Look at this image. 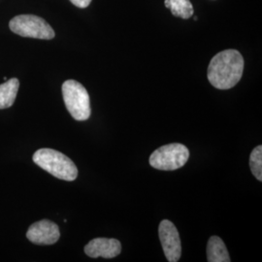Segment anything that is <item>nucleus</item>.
Returning <instances> with one entry per match:
<instances>
[{
	"label": "nucleus",
	"mask_w": 262,
	"mask_h": 262,
	"mask_svg": "<svg viewBox=\"0 0 262 262\" xmlns=\"http://www.w3.org/2000/svg\"><path fill=\"white\" fill-rule=\"evenodd\" d=\"M244 58L236 50H225L216 54L208 67V80L219 90H229L243 76Z\"/></svg>",
	"instance_id": "f257e3e1"
},
{
	"label": "nucleus",
	"mask_w": 262,
	"mask_h": 262,
	"mask_svg": "<svg viewBox=\"0 0 262 262\" xmlns=\"http://www.w3.org/2000/svg\"><path fill=\"white\" fill-rule=\"evenodd\" d=\"M33 161L51 175L63 181H74L78 177L75 163L60 151L53 149H40L33 155Z\"/></svg>",
	"instance_id": "f03ea898"
},
{
	"label": "nucleus",
	"mask_w": 262,
	"mask_h": 262,
	"mask_svg": "<svg viewBox=\"0 0 262 262\" xmlns=\"http://www.w3.org/2000/svg\"><path fill=\"white\" fill-rule=\"evenodd\" d=\"M61 89L67 111L76 121H86L92 109L90 95L84 85L75 80H67Z\"/></svg>",
	"instance_id": "7ed1b4c3"
},
{
	"label": "nucleus",
	"mask_w": 262,
	"mask_h": 262,
	"mask_svg": "<svg viewBox=\"0 0 262 262\" xmlns=\"http://www.w3.org/2000/svg\"><path fill=\"white\" fill-rule=\"evenodd\" d=\"M189 150L180 143L162 146L150 155L149 162L154 168L163 171H173L182 168L188 160Z\"/></svg>",
	"instance_id": "20e7f679"
},
{
	"label": "nucleus",
	"mask_w": 262,
	"mask_h": 262,
	"mask_svg": "<svg viewBox=\"0 0 262 262\" xmlns=\"http://www.w3.org/2000/svg\"><path fill=\"white\" fill-rule=\"evenodd\" d=\"M10 29L23 37L51 40L55 31L47 21L34 15H19L10 20Z\"/></svg>",
	"instance_id": "39448f33"
},
{
	"label": "nucleus",
	"mask_w": 262,
	"mask_h": 262,
	"mask_svg": "<svg viewBox=\"0 0 262 262\" xmlns=\"http://www.w3.org/2000/svg\"><path fill=\"white\" fill-rule=\"evenodd\" d=\"M159 234L167 260L169 262L179 261L182 254V246L176 226L168 220H163L159 224Z\"/></svg>",
	"instance_id": "423d86ee"
},
{
	"label": "nucleus",
	"mask_w": 262,
	"mask_h": 262,
	"mask_svg": "<svg viewBox=\"0 0 262 262\" xmlns=\"http://www.w3.org/2000/svg\"><path fill=\"white\" fill-rule=\"evenodd\" d=\"M27 237L31 243L36 245H53L58 241L60 232L55 223L49 220H42L30 225Z\"/></svg>",
	"instance_id": "0eeeda50"
},
{
	"label": "nucleus",
	"mask_w": 262,
	"mask_h": 262,
	"mask_svg": "<svg viewBox=\"0 0 262 262\" xmlns=\"http://www.w3.org/2000/svg\"><path fill=\"white\" fill-rule=\"evenodd\" d=\"M122 252L121 242L117 239L95 238L84 247V253L93 258H114Z\"/></svg>",
	"instance_id": "6e6552de"
},
{
	"label": "nucleus",
	"mask_w": 262,
	"mask_h": 262,
	"mask_svg": "<svg viewBox=\"0 0 262 262\" xmlns=\"http://www.w3.org/2000/svg\"><path fill=\"white\" fill-rule=\"evenodd\" d=\"M207 260L209 262H230L225 244L220 237L212 236L207 245Z\"/></svg>",
	"instance_id": "1a4fd4ad"
},
{
	"label": "nucleus",
	"mask_w": 262,
	"mask_h": 262,
	"mask_svg": "<svg viewBox=\"0 0 262 262\" xmlns=\"http://www.w3.org/2000/svg\"><path fill=\"white\" fill-rule=\"evenodd\" d=\"M19 82L17 78H12L4 84H0V110L11 107L17 97Z\"/></svg>",
	"instance_id": "9d476101"
},
{
	"label": "nucleus",
	"mask_w": 262,
	"mask_h": 262,
	"mask_svg": "<svg viewBox=\"0 0 262 262\" xmlns=\"http://www.w3.org/2000/svg\"><path fill=\"white\" fill-rule=\"evenodd\" d=\"M164 4L175 17L189 19L193 15V6L190 0H164Z\"/></svg>",
	"instance_id": "9b49d317"
},
{
	"label": "nucleus",
	"mask_w": 262,
	"mask_h": 262,
	"mask_svg": "<svg viewBox=\"0 0 262 262\" xmlns=\"http://www.w3.org/2000/svg\"><path fill=\"white\" fill-rule=\"evenodd\" d=\"M250 167L252 173L259 182L262 181V146L254 148L250 156Z\"/></svg>",
	"instance_id": "f8f14e48"
},
{
	"label": "nucleus",
	"mask_w": 262,
	"mask_h": 262,
	"mask_svg": "<svg viewBox=\"0 0 262 262\" xmlns=\"http://www.w3.org/2000/svg\"><path fill=\"white\" fill-rule=\"evenodd\" d=\"M70 2L79 8H86L91 4L92 0H70Z\"/></svg>",
	"instance_id": "ddd939ff"
}]
</instances>
